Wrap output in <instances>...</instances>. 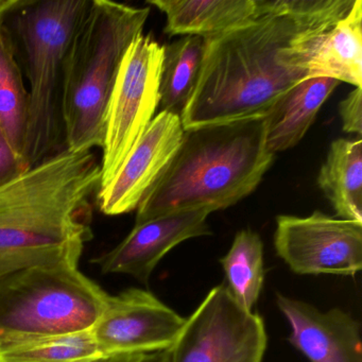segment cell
Listing matches in <instances>:
<instances>
[{
    "mask_svg": "<svg viewBox=\"0 0 362 362\" xmlns=\"http://www.w3.org/2000/svg\"><path fill=\"white\" fill-rule=\"evenodd\" d=\"M317 185L337 217L362 223V141L336 139L317 175Z\"/></svg>",
    "mask_w": 362,
    "mask_h": 362,
    "instance_id": "e0dca14e",
    "label": "cell"
},
{
    "mask_svg": "<svg viewBox=\"0 0 362 362\" xmlns=\"http://www.w3.org/2000/svg\"><path fill=\"white\" fill-rule=\"evenodd\" d=\"M93 362H170V351L111 356V357L100 358Z\"/></svg>",
    "mask_w": 362,
    "mask_h": 362,
    "instance_id": "d4e9b609",
    "label": "cell"
},
{
    "mask_svg": "<svg viewBox=\"0 0 362 362\" xmlns=\"http://www.w3.org/2000/svg\"><path fill=\"white\" fill-rule=\"evenodd\" d=\"M275 252L298 275L355 276L362 269V223L315 211L276 218Z\"/></svg>",
    "mask_w": 362,
    "mask_h": 362,
    "instance_id": "9c48e42d",
    "label": "cell"
},
{
    "mask_svg": "<svg viewBox=\"0 0 362 362\" xmlns=\"http://www.w3.org/2000/svg\"><path fill=\"white\" fill-rule=\"evenodd\" d=\"M342 129L344 132L361 136L362 133V90L356 88L339 105Z\"/></svg>",
    "mask_w": 362,
    "mask_h": 362,
    "instance_id": "cb8c5ba5",
    "label": "cell"
},
{
    "mask_svg": "<svg viewBox=\"0 0 362 362\" xmlns=\"http://www.w3.org/2000/svg\"><path fill=\"white\" fill-rule=\"evenodd\" d=\"M80 257L0 276V341L92 329L111 296L79 270Z\"/></svg>",
    "mask_w": 362,
    "mask_h": 362,
    "instance_id": "8992f818",
    "label": "cell"
},
{
    "mask_svg": "<svg viewBox=\"0 0 362 362\" xmlns=\"http://www.w3.org/2000/svg\"><path fill=\"white\" fill-rule=\"evenodd\" d=\"M92 0H0V27L29 83V167L65 149L63 83L71 42Z\"/></svg>",
    "mask_w": 362,
    "mask_h": 362,
    "instance_id": "277c9868",
    "label": "cell"
},
{
    "mask_svg": "<svg viewBox=\"0 0 362 362\" xmlns=\"http://www.w3.org/2000/svg\"><path fill=\"white\" fill-rule=\"evenodd\" d=\"M186 317L152 292L130 288L110 296L92 332L103 357L170 351Z\"/></svg>",
    "mask_w": 362,
    "mask_h": 362,
    "instance_id": "30bf717a",
    "label": "cell"
},
{
    "mask_svg": "<svg viewBox=\"0 0 362 362\" xmlns=\"http://www.w3.org/2000/svg\"><path fill=\"white\" fill-rule=\"evenodd\" d=\"M183 135L181 117L160 112L135 144L115 177L97 192L99 211L107 216L136 211L170 164Z\"/></svg>",
    "mask_w": 362,
    "mask_h": 362,
    "instance_id": "8fae6325",
    "label": "cell"
},
{
    "mask_svg": "<svg viewBox=\"0 0 362 362\" xmlns=\"http://www.w3.org/2000/svg\"><path fill=\"white\" fill-rule=\"evenodd\" d=\"M149 16L150 8L92 0L65 64V149L103 148L107 105L120 64Z\"/></svg>",
    "mask_w": 362,
    "mask_h": 362,
    "instance_id": "5b68a950",
    "label": "cell"
},
{
    "mask_svg": "<svg viewBox=\"0 0 362 362\" xmlns=\"http://www.w3.org/2000/svg\"><path fill=\"white\" fill-rule=\"evenodd\" d=\"M105 358L92 329L0 341V362H93Z\"/></svg>",
    "mask_w": 362,
    "mask_h": 362,
    "instance_id": "d6986e66",
    "label": "cell"
},
{
    "mask_svg": "<svg viewBox=\"0 0 362 362\" xmlns=\"http://www.w3.org/2000/svg\"><path fill=\"white\" fill-rule=\"evenodd\" d=\"M163 52L162 45L141 33L122 59L107 105L99 189L115 177L156 117L160 107Z\"/></svg>",
    "mask_w": 362,
    "mask_h": 362,
    "instance_id": "52a82bcc",
    "label": "cell"
},
{
    "mask_svg": "<svg viewBox=\"0 0 362 362\" xmlns=\"http://www.w3.org/2000/svg\"><path fill=\"white\" fill-rule=\"evenodd\" d=\"M285 64L307 78H329L362 86V1L355 0L344 18L329 30L303 35L281 52Z\"/></svg>",
    "mask_w": 362,
    "mask_h": 362,
    "instance_id": "5bb4252c",
    "label": "cell"
},
{
    "mask_svg": "<svg viewBox=\"0 0 362 362\" xmlns=\"http://www.w3.org/2000/svg\"><path fill=\"white\" fill-rule=\"evenodd\" d=\"M207 209L173 211L135 224L130 234L111 251L93 260L103 274H127L148 284L158 262L188 239L211 235Z\"/></svg>",
    "mask_w": 362,
    "mask_h": 362,
    "instance_id": "7c38bea8",
    "label": "cell"
},
{
    "mask_svg": "<svg viewBox=\"0 0 362 362\" xmlns=\"http://www.w3.org/2000/svg\"><path fill=\"white\" fill-rule=\"evenodd\" d=\"M341 20L264 16L205 39L198 83L181 115L184 130L266 116L306 79L281 52L303 35L329 30Z\"/></svg>",
    "mask_w": 362,
    "mask_h": 362,
    "instance_id": "7a4b0ae2",
    "label": "cell"
},
{
    "mask_svg": "<svg viewBox=\"0 0 362 362\" xmlns=\"http://www.w3.org/2000/svg\"><path fill=\"white\" fill-rule=\"evenodd\" d=\"M266 116L184 130L170 164L136 209L135 224L173 211L234 206L259 185L275 154Z\"/></svg>",
    "mask_w": 362,
    "mask_h": 362,
    "instance_id": "3957f363",
    "label": "cell"
},
{
    "mask_svg": "<svg viewBox=\"0 0 362 362\" xmlns=\"http://www.w3.org/2000/svg\"><path fill=\"white\" fill-rule=\"evenodd\" d=\"M355 0H256L258 16L344 18Z\"/></svg>",
    "mask_w": 362,
    "mask_h": 362,
    "instance_id": "7402d4cb",
    "label": "cell"
},
{
    "mask_svg": "<svg viewBox=\"0 0 362 362\" xmlns=\"http://www.w3.org/2000/svg\"><path fill=\"white\" fill-rule=\"evenodd\" d=\"M163 49L158 107L160 112L181 117L198 83L205 39L185 35L163 46Z\"/></svg>",
    "mask_w": 362,
    "mask_h": 362,
    "instance_id": "ac0fdd59",
    "label": "cell"
},
{
    "mask_svg": "<svg viewBox=\"0 0 362 362\" xmlns=\"http://www.w3.org/2000/svg\"><path fill=\"white\" fill-rule=\"evenodd\" d=\"M276 305L291 328L288 341L309 362H362L361 326L349 313L322 311L281 293Z\"/></svg>",
    "mask_w": 362,
    "mask_h": 362,
    "instance_id": "4fadbf2b",
    "label": "cell"
},
{
    "mask_svg": "<svg viewBox=\"0 0 362 362\" xmlns=\"http://www.w3.org/2000/svg\"><path fill=\"white\" fill-rule=\"evenodd\" d=\"M23 77L11 43L0 27V129L25 158L30 98Z\"/></svg>",
    "mask_w": 362,
    "mask_h": 362,
    "instance_id": "ffe728a7",
    "label": "cell"
},
{
    "mask_svg": "<svg viewBox=\"0 0 362 362\" xmlns=\"http://www.w3.org/2000/svg\"><path fill=\"white\" fill-rule=\"evenodd\" d=\"M340 82L306 78L286 92L266 115L267 147L275 154L298 145Z\"/></svg>",
    "mask_w": 362,
    "mask_h": 362,
    "instance_id": "9a60e30c",
    "label": "cell"
},
{
    "mask_svg": "<svg viewBox=\"0 0 362 362\" xmlns=\"http://www.w3.org/2000/svg\"><path fill=\"white\" fill-rule=\"evenodd\" d=\"M267 346L262 315L241 306L221 284L186 317L170 362H262Z\"/></svg>",
    "mask_w": 362,
    "mask_h": 362,
    "instance_id": "ba28073f",
    "label": "cell"
},
{
    "mask_svg": "<svg viewBox=\"0 0 362 362\" xmlns=\"http://www.w3.org/2000/svg\"><path fill=\"white\" fill-rule=\"evenodd\" d=\"M100 163L64 149L0 187V276L81 255L93 238Z\"/></svg>",
    "mask_w": 362,
    "mask_h": 362,
    "instance_id": "6da1fadb",
    "label": "cell"
},
{
    "mask_svg": "<svg viewBox=\"0 0 362 362\" xmlns=\"http://www.w3.org/2000/svg\"><path fill=\"white\" fill-rule=\"evenodd\" d=\"M28 169L30 167L26 160L16 151L0 129V187L21 177Z\"/></svg>",
    "mask_w": 362,
    "mask_h": 362,
    "instance_id": "603a6c76",
    "label": "cell"
},
{
    "mask_svg": "<svg viewBox=\"0 0 362 362\" xmlns=\"http://www.w3.org/2000/svg\"><path fill=\"white\" fill-rule=\"evenodd\" d=\"M166 16L169 35H221L258 16L256 0H149Z\"/></svg>",
    "mask_w": 362,
    "mask_h": 362,
    "instance_id": "2e32d148",
    "label": "cell"
},
{
    "mask_svg": "<svg viewBox=\"0 0 362 362\" xmlns=\"http://www.w3.org/2000/svg\"><path fill=\"white\" fill-rule=\"evenodd\" d=\"M226 288L247 310H253L264 283V243L257 233L241 230L235 235L228 253L220 258Z\"/></svg>",
    "mask_w": 362,
    "mask_h": 362,
    "instance_id": "44dd1931",
    "label": "cell"
}]
</instances>
